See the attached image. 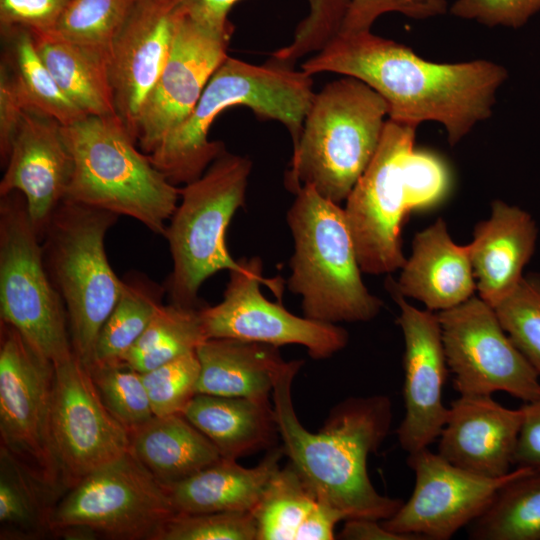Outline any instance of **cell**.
Listing matches in <instances>:
<instances>
[{
  "label": "cell",
  "mask_w": 540,
  "mask_h": 540,
  "mask_svg": "<svg viewBox=\"0 0 540 540\" xmlns=\"http://www.w3.org/2000/svg\"><path fill=\"white\" fill-rule=\"evenodd\" d=\"M118 217L64 199L40 233L46 271L65 304L73 352L86 367L123 289L104 244Z\"/></svg>",
  "instance_id": "52a82bcc"
},
{
  "label": "cell",
  "mask_w": 540,
  "mask_h": 540,
  "mask_svg": "<svg viewBox=\"0 0 540 540\" xmlns=\"http://www.w3.org/2000/svg\"><path fill=\"white\" fill-rule=\"evenodd\" d=\"M199 374L196 350L141 373L154 416L182 414L196 394Z\"/></svg>",
  "instance_id": "74e56055"
},
{
  "label": "cell",
  "mask_w": 540,
  "mask_h": 540,
  "mask_svg": "<svg viewBox=\"0 0 540 540\" xmlns=\"http://www.w3.org/2000/svg\"><path fill=\"white\" fill-rule=\"evenodd\" d=\"M64 494L0 446L1 540L53 536L54 513Z\"/></svg>",
  "instance_id": "83f0119b"
},
{
  "label": "cell",
  "mask_w": 540,
  "mask_h": 540,
  "mask_svg": "<svg viewBox=\"0 0 540 540\" xmlns=\"http://www.w3.org/2000/svg\"><path fill=\"white\" fill-rule=\"evenodd\" d=\"M447 11V0H352L340 32L371 30L374 22L387 13L426 20Z\"/></svg>",
  "instance_id": "b9f144b4"
},
{
  "label": "cell",
  "mask_w": 540,
  "mask_h": 540,
  "mask_svg": "<svg viewBox=\"0 0 540 540\" xmlns=\"http://www.w3.org/2000/svg\"><path fill=\"white\" fill-rule=\"evenodd\" d=\"M182 415L227 459L269 450L280 437L270 400L196 393Z\"/></svg>",
  "instance_id": "484cf974"
},
{
  "label": "cell",
  "mask_w": 540,
  "mask_h": 540,
  "mask_svg": "<svg viewBox=\"0 0 540 540\" xmlns=\"http://www.w3.org/2000/svg\"><path fill=\"white\" fill-rule=\"evenodd\" d=\"M448 369L460 395L506 392L529 402L540 394V375L480 297L437 313Z\"/></svg>",
  "instance_id": "5bb4252c"
},
{
  "label": "cell",
  "mask_w": 540,
  "mask_h": 540,
  "mask_svg": "<svg viewBox=\"0 0 540 540\" xmlns=\"http://www.w3.org/2000/svg\"><path fill=\"white\" fill-rule=\"evenodd\" d=\"M9 37V54L5 62L25 110L56 120L62 126L74 124L88 115L61 90L40 58L33 34L21 28L5 31Z\"/></svg>",
  "instance_id": "f546056e"
},
{
  "label": "cell",
  "mask_w": 540,
  "mask_h": 540,
  "mask_svg": "<svg viewBox=\"0 0 540 540\" xmlns=\"http://www.w3.org/2000/svg\"><path fill=\"white\" fill-rule=\"evenodd\" d=\"M540 11V0H456L449 12L488 27L520 28Z\"/></svg>",
  "instance_id": "7bdbcfd3"
},
{
  "label": "cell",
  "mask_w": 540,
  "mask_h": 540,
  "mask_svg": "<svg viewBox=\"0 0 540 540\" xmlns=\"http://www.w3.org/2000/svg\"><path fill=\"white\" fill-rule=\"evenodd\" d=\"M302 364L301 360L286 361L273 385L272 403L284 455L315 495L340 511L345 521L389 519L403 501L375 489L367 459L389 432L391 400L385 395L347 398L312 433L298 420L292 400V383Z\"/></svg>",
  "instance_id": "7a4b0ae2"
},
{
  "label": "cell",
  "mask_w": 540,
  "mask_h": 540,
  "mask_svg": "<svg viewBox=\"0 0 540 540\" xmlns=\"http://www.w3.org/2000/svg\"><path fill=\"white\" fill-rule=\"evenodd\" d=\"M87 369L105 407L130 433L154 417L140 372L120 361Z\"/></svg>",
  "instance_id": "d590c367"
},
{
  "label": "cell",
  "mask_w": 540,
  "mask_h": 540,
  "mask_svg": "<svg viewBox=\"0 0 540 540\" xmlns=\"http://www.w3.org/2000/svg\"><path fill=\"white\" fill-rule=\"evenodd\" d=\"M538 238L532 216L522 208L495 200L491 215L474 228L468 244L479 297L494 307L523 278Z\"/></svg>",
  "instance_id": "7402d4cb"
},
{
  "label": "cell",
  "mask_w": 540,
  "mask_h": 540,
  "mask_svg": "<svg viewBox=\"0 0 540 540\" xmlns=\"http://www.w3.org/2000/svg\"><path fill=\"white\" fill-rule=\"evenodd\" d=\"M523 421L514 455L516 467L540 470V394L523 406Z\"/></svg>",
  "instance_id": "bcb514c9"
},
{
  "label": "cell",
  "mask_w": 540,
  "mask_h": 540,
  "mask_svg": "<svg viewBox=\"0 0 540 540\" xmlns=\"http://www.w3.org/2000/svg\"><path fill=\"white\" fill-rule=\"evenodd\" d=\"M200 374L196 393L270 400L285 364L279 347L232 338H209L196 349Z\"/></svg>",
  "instance_id": "d4e9b609"
},
{
  "label": "cell",
  "mask_w": 540,
  "mask_h": 540,
  "mask_svg": "<svg viewBox=\"0 0 540 540\" xmlns=\"http://www.w3.org/2000/svg\"><path fill=\"white\" fill-rule=\"evenodd\" d=\"M312 76L270 58L255 65L228 56L206 84L189 117L148 155L174 185L199 178L225 151L221 141H209L215 118L234 106H245L262 119L276 120L297 144L314 98Z\"/></svg>",
  "instance_id": "3957f363"
},
{
  "label": "cell",
  "mask_w": 540,
  "mask_h": 540,
  "mask_svg": "<svg viewBox=\"0 0 540 540\" xmlns=\"http://www.w3.org/2000/svg\"><path fill=\"white\" fill-rule=\"evenodd\" d=\"M388 116L385 100L364 82L349 76L315 93L289 168L286 188L296 193L312 186L340 204L372 160Z\"/></svg>",
  "instance_id": "277c9868"
},
{
  "label": "cell",
  "mask_w": 540,
  "mask_h": 540,
  "mask_svg": "<svg viewBox=\"0 0 540 540\" xmlns=\"http://www.w3.org/2000/svg\"><path fill=\"white\" fill-rule=\"evenodd\" d=\"M473 540H540V470L508 481L468 525Z\"/></svg>",
  "instance_id": "1f68e13d"
},
{
  "label": "cell",
  "mask_w": 540,
  "mask_h": 540,
  "mask_svg": "<svg viewBox=\"0 0 540 540\" xmlns=\"http://www.w3.org/2000/svg\"><path fill=\"white\" fill-rule=\"evenodd\" d=\"M339 538L349 540H421L418 536L400 534L386 529L373 519H348Z\"/></svg>",
  "instance_id": "c3c4849f"
},
{
  "label": "cell",
  "mask_w": 540,
  "mask_h": 540,
  "mask_svg": "<svg viewBox=\"0 0 540 540\" xmlns=\"http://www.w3.org/2000/svg\"><path fill=\"white\" fill-rule=\"evenodd\" d=\"M54 384L55 364L0 320L1 446L66 493L51 431Z\"/></svg>",
  "instance_id": "4fadbf2b"
},
{
  "label": "cell",
  "mask_w": 540,
  "mask_h": 540,
  "mask_svg": "<svg viewBox=\"0 0 540 540\" xmlns=\"http://www.w3.org/2000/svg\"><path fill=\"white\" fill-rule=\"evenodd\" d=\"M204 340L200 308L169 302L159 308L120 362L144 373L196 350Z\"/></svg>",
  "instance_id": "d6a6232c"
},
{
  "label": "cell",
  "mask_w": 540,
  "mask_h": 540,
  "mask_svg": "<svg viewBox=\"0 0 540 540\" xmlns=\"http://www.w3.org/2000/svg\"><path fill=\"white\" fill-rule=\"evenodd\" d=\"M301 69L311 76L331 72L364 82L385 100L390 120L416 127L438 122L452 146L491 116L496 93L508 78L506 68L493 61H428L371 30L340 32Z\"/></svg>",
  "instance_id": "6da1fadb"
},
{
  "label": "cell",
  "mask_w": 540,
  "mask_h": 540,
  "mask_svg": "<svg viewBox=\"0 0 540 540\" xmlns=\"http://www.w3.org/2000/svg\"><path fill=\"white\" fill-rule=\"evenodd\" d=\"M351 1L308 0V15L297 25L293 40L274 51L271 59L293 66L309 53L319 52L340 33Z\"/></svg>",
  "instance_id": "f35d334b"
},
{
  "label": "cell",
  "mask_w": 540,
  "mask_h": 540,
  "mask_svg": "<svg viewBox=\"0 0 540 540\" xmlns=\"http://www.w3.org/2000/svg\"><path fill=\"white\" fill-rule=\"evenodd\" d=\"M283 455L282 447H273L252 468H245L237 460L222 457L166 488L177 513L251 512L280 468Z\"/></svg>",
  "instance_id": "cb8c5ba5"
},
{
  "label": "cell",
  "mask_w": 540,
  "mask_h": 540,
  "mask_svg": "<svg viewBox=\"0 0 540 540\" xmlns=\"http://www.w3.org/2000/svg\"><path fill=\"white\" fill-rule=\"evenodd\" d=\"M240 0H183L185 13L197 23L214 30L234 28L228 20L231 8Z\"/></svg>",
  "instance_id": "7dc6e473"
},
{
  "label": "cell",
  "mask_w": 540,
  "mask_h": 540,
  "mask_svg": "<svg viewBox=\"0 0 540 540\" xmlns=\"http://www.w3.org/2000/svg\"><path fill=\"white\" fill-rule=\"evenodd\" d=\"M409 211L431 208L446 195L449 177L444 163L428 151L413 150L405 162Z\"/></svg>",
  "instance_id": "60d3db41"
},
{
  "label": "cell",
  "mask_w": 540,
  "mask_h": 540,
  "mask_svg": "<svg viewBox=\"0 0 540 540\" xmlns=\"http://www.w3.org/2000/svg\"><path fill=\"white\" fill-rule=\"evenodd\" d=\"M522 421V407L507 408L491 395H460L448 409L438 454L481 476H505L514 465Z\"/></svg>",
  "instance_id": "44dd1931"
},
{
  "label": "cell",
  "mask_w": 540,
  "mask_h": 540,
  "mask_svg": "<svg viewBox=\"0 0 540 540\" xmlns=\"http://www.w3.org/2000/svg\"><path fill=\"white\" fill-rule=\"evenodd\" d=\"M156 540H257V525L250 511L177 513Z\"/></svg>",
  "instance_id": "ab89813d"
},
{
  "label": "cell",
  "mask_w": 540,
  "mask_h": 540,
  "mask_svg": "<svg viewBox=\"0 0 540 540\" xmlns=\"http://www.w3.org/2000/svg\"><path fill=\"white\" fill-rule=\"evenodd\" d=\"M62 134L73 161L65 199L128 216L164 236L179 188L136 148L121 118L87 116L62 126Z\"/></svg>",
  "instance_id": "5b68a950"
},
{
  "label": "cell",
  "mask_w": 540,
  "mask_h": 540,
  "mask_svg": "<svg viewBox=\"0 0 540 540\" xmlns=\"http://www.w3.org/2000/svg\"><path fill=\"white\" fill-rule=\"evenodd\" d=\"M416 128L386 121L372 160L345 201V218L364 273H391L406 261L401 243L402 222L410 212L405 162L415 149Z\"/></svg>",
  "instance_id": "7c38bea8"
},
{
  "label": "cell",
  "mask_w": 540,
  "mask_h": 540,
  "mask_svg": "<svg viewBox=\"0 0 540 540\" xmlns=\"http://www.w3.org/2000/svg\"><path fill=\"white\" fill-rule=\"evenodd\" d=\"M407 464L415 475L413 492L381 523L421 540L450 539L486 510L502 486L532 470L516 467L502 477H485L453 465L428 447L409 453Z\"/></svg>",
  "instance_id": "2e32d148"
},
{
  "label": "cell",
  "mask_w": 540,
  "mask_h": 540,
  "mask_svg": "<svg viewBox=\"0 0 540 540\" xmlns=\"http://www.w3.org/2000/svg\"><path fill=\"white\" fill-rule=\"evenodd\" d=\"M72 171V156L62 134V125L26 110L12 141L0 182V196L20 192L40 234L66 198Z\"/></svg>",
  "instance_id": "ffe728a7"
},
{
  "label": "cell",
  "mask_w": 540,
  "mask_h": 540,
  "mask_svg": "<svg viewBox=\"0 0 540 540\" xmlns=\"http://www.w3.org/2000/svg\"><path fill=\"white\" fill-rule=\"evenodd\" d=\"M252 162L221 153L196 180L185 184L164 236L172 270L164 284L170 303L202 308L199 289L210 276L240 267L225 242L235 212L244 205Z\"/></svg>",
  "instance_id": "ba28073f"
},
{
  "label": "cell",
  "mask_w": 540,
  "mask_h": 540,
  "mask_svg": "<svg viewBox=\"0 0 540 540\" xmlns=\"http://www.w3.org/2000/svg\"><path fill=\"white\" fill-rule=\"evenodd\" d=\"M283 284L263 276L258 257L241 258L229 271L223 300L200 308L206 339L232 338L280 347L304 346L313 359H326L348 343V332L336 324L299 317L281 304Z\"/></svg>",
  "instance_id": "8fae6325"
},
{
  "label": "cell",
  "mask_w": 540,
  "mask_h": 540,
  "mask_svg": "<svg viewBox=\"0 0 540 540\" xmlns=\"http://www.w3.org/2000/svg\"><path fill=\"white\" fill-rule=\"evenodd\" d=\"M320 501L290 463L279 468L251 511L257 540H299Z\"/></svg>",
  "instance_id": "836d02e7"
},
{
  "label": "cell",
  "mask_w": 540,
  "mask_h": 540,
  "mask_svg": "<svg viewBox=\"0 0 540 540\" xmlns=\"http://www.w3.org/2000/svg\"><path fill=\"white\" fill-rule=\"evenodd\" d=\"M386 287L400 309L397 323L404 338V417L396 430L408 454L429 447L445 425L448 409L442 398L447 362L437 314L406 301L387 280Z\"/></svg>",
  "instance_id": "ac0fdd59"
},
{
  "label": "cell",
  "mask_w": 540,
  "mask_h": 540,
  "mask_svg": "<svg viewBox=\"0 0 540 540\" xmlns=\"http://www.w3.org/2000/svg\"><path fill=\"white\" fill-rule=\"evenodd\" d=\"M182 3L137 0L112 43L108 75L114 105L135 138L143 106L168 59L183 14Z\"/></svg>",
  "instance_id": "d6986e66"
},
{
  "label": "cell",
  "mask_w": 540,
  "mask_h": 540,
  "mask_svg": "<svg viewBox=\"0 0 540 540\" xmlns=\"http://www.w3.org/2000/svg\"><path fill=\"white\" fill-rule=\"evenodd\" d=\"M165 293V286L147 275L127 273L121 295L98 334L92 364L119 362L163 305Z\"/></svg>",
  "instance_id": "4dcf8cb0"
},
{
  "label": "cell",
  "mask_w": 540,
  "mask_h": 540,
  "mask_svg": "<svg viewBox=\"0 0 540 540\" xmlns=\"http://www.w3.org/2000/svg\"><path fill=\"white\" fill-rule=\"evenodd\" d=\"M137 0H71L51 32L109 62L112 43Z\"/></svg>",
  "instance_id": "e575fe53"
},
{
  "label": "cell",
  "mask_w": 540,
  "mask_h": 540,
  "mask_svg": "<svg viewBox=\"0 0 540 540\" xmlns=\"http://www.w3.org/2000/svg\"><path fill=\"white\" fill-rule=\"evenodd\" d=\"M51 431L66 491L131 447L130 431L105 407L74 353L55 365Z\"/></svg>",
  "instance_id": "9a60e30c"
},
{
  "label": "cell",
  "mask_w": 540,
  "mask_h": 540,
  "mask_svg": "<svg viewBox=\"0 0 540 540\" xmlns=\"http://www.w3.org/2000/svg\"><path fill=\"white\" fill-rule=\"evenodd\" d=\"M493 308L513 343L540 375V275H524Z\"/></svg>",
  "instance_id": "8d00e7d4"
},
{
  "label": "cell",
  "mask_w": 540,
  "mask_h": 540,
  "mask_svg": "<svg viewBox=\"0 0 540 540\" xmlns=\"http://www.w3.org/2000/svg\"><path fill=\"white\" fill-rule=\"evenodd\" d=\"M176 514L167 488L129 451L61 497L52 530L65 539L156 540Z\"/></svg>",
  "instance_id": "30bf717a"
},
{
  "label": "cell",
  "mask_w": 540,
  "mask_h": 540,
  "mask_svg": "<svg viewBox=\"0 0 540 540\" xmlns=\"http://www.w3.org/2000/svg\"><path fill=\"white\" fill-rule=\"evenodd\" d=\"M295 195L286 216L294 242L287 283L304 316L332 324L374 319L382 301L362 280L344 209L309 185Z\"/></svg>",
  "instance_id": "8992f818"
},
{
  "label": "cell",
  "mask_w": 540,
  "mask_h": 540,
  "mask_svg": "<svg viewBox=\"0 0 540 540\" xmlns=\"http://www.w3.org/2000/svg\"><path fill=\"white\" fill-rule=\"evenodd\" d=\"M71 0H0L2 32L26 29L34 36L51 33Z\"/></svg>",
  "instance_id": "ee69618b"
},
{
  "label": "cell",
  "mask_w": 540,
  "mask_h": 540,
  "mask_svg": "<svg viewBox=\"0 0 540 540\" xmlns=\"http://www.w3.org/2000/svg\"><path fill=\"white\" fill-rule=\"evenodd\" d=\"M388 281L405 298L438 312L465 302L476 290L468 246L452 240L442 218L415 235L399 280Z\"/></svg>",
  "instance_id": "603a6c76"
},
{
  "label": "cell",
  "mask_w": 540,
  "mask_h": 540,
  "mask_svg": "<svg viewBox=\"0 0 540 540\" xmlns=\"http://www.w3.org/2000/svg\"><path fill=\"white\" fill-rule=\"evenodd\" d=\"M24 109L17 94L8 64L1 63L0 69V155L6 165L13 138L20 125Z\"/></svg>",
  "instance_id": "f6af8a7d"
},
{
  "label": "cell",
  "mask_w": 540,
  "mask_h": 540,
  "mask_svg": "<svg viewBox=\"0 0 540 540\" xmlns=\"http://www.w3.org/2000/svg\"><path fill=\"white\" fill-rule=\"evenodd\" d=\"M34 40L58 86L79 109L88 116L117 114L107 60L53 33Z\"/></svg>",
  "instance_id": "f1b7e54d"
},
{
  "label": "cell",
  "mask_w": 540,
  "mask_h": 540,
  "mask_svg": "<svg viewBox=\"0 0 540 540\" xmlns=\"http://www.w3.org/2000/svg\"><path fill=\"white\" fill-rule=\"evenodd\" d=\"M233 30L203 26L183 8L166 64L137 121L136 138L143 153L151 154L192 113L209 79L228 57Z\"/></svg>",
  "instance_id": "e0dca14e"
},
{
  "label": "cell",
  "mask_w": 540,
  "mask_h": 540,
  "mask_svg": "<svg viewBox=\"0 0 540 540\" xmlns=\"http://www.w3.org/2000/svg\"><path fill=\"white\" fill-rule=\"evenodd\" d=\"M130 452L165 487L222 458L182 414L154 416L131 433Z\"/></svg>",
  "instance_id": "4316f807"
},
{
  "label": "cell",
  "mask_w": 540,
  "mask_h": 540,
  "mask_svg": "<svg viewBox=\"0 0 540 540\" xmlns=\"http://www.w3.org/2000/svg\"><path fill=\"white\" fill-rule=\"evenodd\" d=\"M0 197V320L59 364L74 353L65 304L46 271L24 196Z\"/></svg>",
  "instance_id": "9c48e42d"
}]
</instances>
